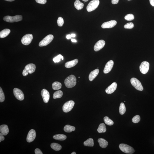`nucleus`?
<instances>
[{"instance_id": "a211bd4d", "label": "nucleus", "mask_w": 154, "mask_h": 154, "mask_svg": "<svg viewBox=\"0 0 154 154\" xmlns=\"http://www.w3.org/2000/svg\"><path fill=\"white\" fill-rule=\"evenodd\" d=\"M99 70L96 69L91 71L89 74L88 78L89 80L90 81H92L96 77H97L99 73Z\"/></svg>"}, {"instance_id": "de8ad7c7", "label": "nucleus", "mask_w": 154, "mask_h": 154, "mask_svg": "<svg viewBox=\"0 0 154 154\" xmlns=\"http://www.w3.org/2000/svg\"><path fill=\"white\" fill-rule=\"evenodd\" d=\"M4 1L8 2H12L15 1V0H4Z\"/></svg>"}, {"instance_id": "c756f323", "label": "nucleus", "mask_w": 154, "mask_h": 154, "mask_svg": "<svg viewBox=\"0 0 154 154\" xmlns=\"http://www.w3.org/2000/svg\"><path fill=\"white\" fill-rule=\"evenodd\" d=\"M126 111V108L123 103L122 102L120 104L119 112L120 114L121 115L124 114Z\"/></svg>"}, {"instance_id": "49530a36", "label": "nucleus", "mask_w": 154, "mask_h": 154, "mask_svg": "<svg viewBox=\"0 0 154 154\" xmlns=\"http://www.w3.org/2000/svg\"><path fill=\"white\" fill-rule=\"evenodd\" d=\"M71 41L72 42H77V41L75 39H71Z\"/></svg>"}, {"instance_id": "2f4dec72", "label": "nucleus", "mask_w": 154, "mask_h": 154, "mask_svg": "<svg viewBox=\"0 0 154 154\" xmlns=\"http://www.w3.org/2000/svg\"><path fill=\"white\" fill-rule=\"evenodd\" d=\"M105 123L109 126H112L114 124V123L112 120L110 119L109 117L106 116L104 118Z\"/></svg>"}, {"instance_id": "3c124183", "label": "nucleus", "mask_w": 154, "mask_h": 154, "mask_svg": "<svg viewBox=\"0 0 154 154\" xmlns=\"http://www.w3.org/2000/svg\"><path fill=\"white\" fill-rule=\"evenodd\" d=\"M80 78V77H79V78Z\"/></svg>"}, {"instance_id": "a19ab883", "label": "nucleus", "mask_w": 154, "mask_h": 154, "mask_svg": "<svg viewBox=\"0 0 154 154\" xmlns=\"http://www.w3.org/2000/svg\"><path fill=\"white\" fill-rule=\"evenodd\" d=\"M4 139L5 138L4 135L1 133H0V142H1L2 141L4 140Z\"/></svg>"}, {"instance_id": "e433bc0d", "label": "nucleus", "mask_w": 154, "mask_h": 154, "mask_svg": "<svg viewBox=\"0 0 154 154\" xmlns=\"http://www.w3.org/2000/svg\"><path fill=\"white\" fill-rule=\"evenodd\" d=\"M57 22L58 25L60 26V27H61V26L63 25L64 23L63 19L61 17H59L58 19Z\"/></svg>"}, {"instance_id": "473e14b6", "label": "nucleus", "mask_w": 154, "mask_h": 154, "mask_svg": "<svg viewBox=\"0 0 154 154\" xmlns=\"http://www.w3.org/2000/svg\"><path fill=\"white\" fill-rule=\"evenodd\" d=\"M62 59V60L63 59V57L62 56L61 54L58 55L56 57H55L53 59V61L55 62H58L61 61V59Z\"/></svg>"}, {"instance_id": "2eb2a0df", "label": "nucleus", "mask_w": 154, "mask_h": 154, "mask_svg": "<svg viewBox=\"0 0 154 154\" xmlns=\"http://www.w3.org/2000/svg\"><path fill=\"white\" fill-rule=\"evenodd\" d=\"M41 95L42 96L44 102L45 103L48 102L50 97L48 91L46 89H43L41 91Z\"/></svg>"}, {"instance_id": "0eeeda50", "label": "nucleus", "mask_w": 154, "mask_h": 154, "mask_svg": "<svg viewBox=\"0 0 154 154\" xmlns=\"http://www.w3.org/2000/svg\"><path fill=\"white\" fill-rule=\"evenodd\" d=\"M131 82L132 85L137 90L140 91L143 90V86L140 81L138 79L135 78H132L131 79Z\"/></svg>"}, {"instance_id": "c85d7f7f", "label": "nucleus", "mask_w": 154, "mask_h": 154, "mask_svg": "<svg viewBox=\"0 0 154 154\" xmlns=\"http://www.w3.org/2000/svg\"><path fill=\"white\" fill-rule=\"evenodd\" d=\"M84 145L86 146L93 147L94 145L93 139L89 138L84 143Z\"/></svg>"}, {"instance_id": "9b49d317", "label": "nucleus", "mask_w": 154, "mask_h": 154, "mask_svg": "<svg viewBox=\"0 0 154 154\" xmlns=\"http://www.w3.org/2000/svg\"><path fill=\"white\" fill-rule=\"evenodd\" d=\"M150 64L149 62L146 61H144L142 62L140 66L139 70L142 73L146 74L148 72Z\"/></svg>"}, {"instance_id": "5701e85b", "label": "nucleus", "mask_w": 154, "mask_h": 154, "mask_svg": "<svg viewBox=\"0 0 154 154\" xmlns=\"http://www.w3.org/2000/svg\"><path fill=\"white\" fill-rule=\"evenodd\" d=\"M10 30L9 29H5L0 32V38H4L8 36L10 33Z\"/></svg>"}, {"instance_id": "423d86ee", "label": "nucleus", "mask_w": 154, "mask_h": 154, "mask_svg": "<svg viewBox=\"0 0 154 154\" xmlns=\"http://www.w3.org/2000/svg\"><path fill=\"white\" fill-rule=\"evenodd\" d=\"M54 38V36L53 35H47L40 42L39 46L43 47L47 45L52 41Z\"/></svg>"}, {"instance_id": "aec40b11", "label": "nucleus", "mask_w": 154, "mask_h": 154, "mask_svg": "<svg viewBox=\"0 0 154 154\" xmlns=\"http://www.w3.org/2000/svg\"><path fill=\"white\" fill-rule=\"evenodd\" d=\"M0 132L4 136H6L9 132V130L8 126L6 125H2L0 126Z\"/></svg>"}, {"instance_id": "bb28decb", "label": "nucleus", "mask_w": 154, "mask_h": 154, "mask_svg": "<svg viewBox=\"0 0 154 154\" xmlns=\"http://www.w3.org/2000/svg\"><path fill=\"white\" fill-rule=\"evenodd\" d=\"M62 84L61 83L59 82H55L53 83L52 85V88L54 90H58L61 88Z\"/></svg>"}, {"instance_id": "7c9ffc66", "label": "nucleus", "mask_w": 154, "mask_h": 154, "mask_svg": "<svg viewBox=\"0 0 154 154\" xmlns=\"http://www.w3.org/2000/svg\"><path fill=\"white\" fill-rule=\"evenodd\" d=\"M63 95V92L61 90L57 91L55 92L53 95V98L54 99L61 98Z\"/></svg>"}, {"instance_id": "8fccbe9b", "label": "nucleus", "mask_w": 154, "mask_h": 154, "mask_svg": "<svg viewBox=\"0 0 154 154\" xmlns=\"http://www.w3.org/2000/svg\"><path fill=\"white\" fill-rule=\"evenodd\" d=\"M71 154H76V153L75 152H73Z\"/></svg>"}, {"instance_id": "f03ea898", "label": "nucleus", "mask_w": 154, "mask_h": 154, "mask_svg": "<svg viewBox=\"0 0 154 154\" xmlns=\"http://www.w3.org/2000/svg\"><path fill=\"white\" fill-rule=\"evenodd\" d=\"M35 69L36 66L34 64L30 63L27 65L23 71L22 72L23 75L25 76L27 75L28 73H33L35 71Z\"/></svg>"}, {"instance_id": "4468645a", "label": "nucleus", "mask_w": 154, "mask_h": 154, "mask_svg": "<svg viewBox=\"0 0 154 154\" xmlns=\"http://www.w3.org/2000/svg\"><path fill=\"white\" fill-rule=\"evenodd\" d=\"M105 44V42L104 40H100L98 41L94 46V50L95 52L99 51L104 47Z\"/></svg>"}, {"instance_id": "7ed1b4c3", "label": "nucleus", "mask_w": 154, "mask_h": 154, "mask_svg": "<svg viewBox=\"0 0 154 154\" xmlns=\"http://www.w3.org/2000/svg\"><path fill=\"white\" fill-rule=\"evenodd\" d=\"M3 20L6 22L9 23L18 22L22 20V16L20 15H17L14 16H6L4 17Z\"/></svg>"}, {"instance_id": "6e6552de", "label": "nucleus", "mask_w": 154, "mask_h": 154, "mask_svg": "<svg viewBox=\"0 0 154 154\" xmlns=\"http://www.w3.org/2000/svg\"><path fill=\"white\" fill-rule=\"evenodd\" d=\"M75 103L73 100H69L66 102L62 107V110L65 112H68L73 108Z\"/></svg>"}, {"instance_id": "79ce46f5", "label": "nucleus", "mask_w": 154, "mask_h": 154, "mask_svg": "<svg viewBox=\"0 0 154 154\" xmlns=\"http://www.w3.org/2000/svg\"><path fill=\"white\" fill-rule=\"evenodd\" d=\"M119 0H112L111 2L112 4H117L119 3Z\"/></svg>"}, {"instance_id": "ddd939ff", "label": "nucleus", "mask_w": 154, "mask_h": 154, "mask_svg": "<svg viewBox=\"0 0 154 154\" xmlns=\"http://www.w3.org/2000/svg\"><path fill=\"white\" fill-rule=\"evenodd\" d=\"M36 133L35 130L32 129L29 132L27 138V141L28 143L32 142L35 139Z\"/></svg>"}, {"instance_id": "6ab92c4d", "label": "nucleus", "mask_w": 154, "mask_h": 154, "mask_svg": "<svg viewBox=\"0 0 154 154\" xmlns=\"http://www.w3.org/2000/svg\"><path fill=\"white\" fill-rule=\"evenodd\" d=\"M78 60L77 59L73 60L70 61H69L66 62L65 64V67L66 68H71L75 66L78 62Z\"/></svg>"}, {"instance_id": "9d476101", "label": "nucleus", "mask_w": 154, "mask_h": 154, "mask_svg": "<svg viewBox=\"0 0 154 154\" xmlns=\"http://www.w3.org/2000/svg\"><path fill=\"white\" fill-rule=\"evenodd\" d=\"M13 93L14 96L17 99L20 101L24 99V96L22 91L18 88H15L14 89Z\"/></svg>"}, {"instance_id": "393cba45", "label": "nucleus", "mask_w": 154, "mask_h": 154, "mask_svg": "<svg viewBox=\"0 0 154 154\" xmlns=\"http://www.w3.org/2000/svg\"><path fill=\"white\" fill-rule=\"evenodd\" d=\"M106 131L107 129L105 125L103 123H101L99 125L97 129V131L98 133H104Z\"/></svg>"}, {"instance_id": "58836bf2", "label": "nucleus", "mask_w": 154, "mask_h": 154, "mask_svg": "<svg viewBox=\"0 0 154 154\" xmlns=\"http://www.w3.org/2000/svg\"><path fill=\"white\" fill-rule=\"evenodd\" d=\"M37 3L41 4H45L46 3L47 0H35Z\"/></svg>"}, {"instance_id": "4c0bfd02", "label": "nucleus", "mask_w": 154, "mask_h": 154, "mask_svg": "<svg viewBox=\"0 0 154 154\" xmlns=\"http://www.w3.org/2000/svg\"><path fill=\"white\" fill-rule=\"evenodd\" d=\"M134 24L133 23L130 22L127 23L124 26V27L125 29H131L134 27Z\"/></svg>"}, {"instance_id": "72a5a7b5", "label": "nucleus", "mask_w": 154, "mask_h": 154, "mask_svg": "<svg viewBox=\"0 0 154 154\" xmlns=\"http://www.w3.org/2000/svg\"><path fill=\"white\" fill-rule=\"evenodd\" d=\"M140 120V117L139 115H137L134 117L132 119V122L134 123H138Z\"/></svg>"}, {"instance_id": "dca6fc26", "label": "nucleus", "mask_w": 154, "mask_h": 154, "mask_svg": "<svg viewBox=\"0 0 154 154\" xmlns=\"http://www.w3.org/2000/svg\"><path fill=\"white\" fill-rule=\"evenodd\" d=\"M114 64V61L112 60H110L108 61L106 64L103 72L105 74H107L109 73L111 70Z\"/></svg>"}, {"instance_id": "37998d69", "label": "nucleus", "mask_w": 154, "mask_h": 154, "mask_svg": "<svg viewBox=\"0 0 154 154\" xmlns=\"http://www.w3.org/2000/svg\"><path fill=\"white\" fill-rule=\"evenodd\" d=\"M150 2L151 5L154 6V0H150Z\"/></svg>"}, {"instance_id": "f704fd0d", "label": "nucleus", "mask_w": 154, "mask_h": 154, "mask_svg": "<svg viewBox=\"0 0 154 154\" xmlns=\"http://www.w3.org/2000/svg\"><path fill=\"white\" fill-rule=\"evenodd\" d=\"M5 99V97L2 88L0 87V102H3Z\"/></svg>"}, {"instance_id": "a878e982", "label": "nucleus", "mask_w": 154, "mask_h": 154, "mask_svg": "<svg viewBox=\"0 0 154 154\" xmlns=\"http://www.w3.org/2000/svg\"><path fill=\"white\" fill-rule=\"evenodd\" d=\"M75 129V127L69 125H67L64 127V131L66 132L69 133L72 131H74Z\"/></svg>"}, {"instance_id": "603ef678", "label": "nucleus", "mask_w": 154, "mask_h": 154, "mask_svg": "<svg viewBox=\"0 0 154 154\" xmlns=\"http://www.w3.org/2000/svg\"><path fill=\"white\" fill-rule=\"evenodd\" d=\"M128 1H131V0H128Z\"/></svg>"}, {"instance_id": "a18cd8bd", "label": "nucleus", "mask_w": 154, "mask_h": 154, "mask_svg": "<svg viewBox=\"0 0 154 154\" xmlns=\"http://www.w3.org/2000/svg\"><path fill=\"white\" fill-rule=\"evenodd\" d=\"M71 35V37H75L76 36L75 34H72Z\"/></svg>"}, {"instance_id": "09e8293b", "label": "nucleus", "mask_w": 154, "mask_h": 154, "mask_svg": "<svg viewBox=\"0 0 154 154\" xmlns=\"http://www.w3.org/2000/svg\"><path fill=\"white\" fill-rule=\"evenodd\" d=\"M82 1L85 2H87L88 1V0H82Z\"/></svg>"}, {"instance_id": "c03bdc74", "label": "nucleus", "mask_w": 154, "mask_h": 154, "mask_svg": "<svg viewBox=\"0 0 154 154\" xmlns=\"http://www.w3.org/2000/svg\"><path fill=\"white\" fill-rule=\"evenodd\" d=\"M66 38L67 39H70L71 38V35H67Z\"/></svg>"}, {"instance_id": "4be33fe9", "label": "nucleus", "mask_w": 154, "mask_h": 154, "mask_svg": "<svg viewBox=\"0 0 154 154\" xmlns=\"http://www.w3.org/2000/svg\"><path fill=\"white\" fill-rule=\"evenodd\" d=\"M74 5L77 10H79L83 8L84 4L82 3L79 0H76L74 2Z\"/></svg>"}, {"instance_id": "f8f14e48", "label": "nucleus", "mask_w": 154, "mask_h": 154, "mask_svg": "<svg viewBox=\"0 0 154 154\" xmlns=\"http://www.w3.org/2000/svg\"><path fill=\"white\" fill-rule=\"evenodd\" d=\"M117 24L116 21L111 20L103 23L101 25V27L103 29L112 28L116 25Z\"/></svg>"}, {"instance_id": "b1692460", "label": "nucleus", "mask_w": 154, "mask_h": 154, "mask_svg": "<svg viewBox=\"0 0 154 154\" xmlns=\"http://www.w3.org/2000/svg\"><path fill=\"white\" fill-rule=\"evenodd\" d=\"M53 138L56 140L60 141H63L67 138V136L65 135L62 134H58L55 135L53 137Z\"/></svg>"}, {"instance_id": "f257e3e1", "label": "nucleus", "mask_w": 154, "mask_h": 154, "mask_svg": "<svg viewBox=\"0 0 154 154\" xmlns=\"http://www.w3.org/2000/svg\"><path fill=\"white\" fill-rule=\"evenodd\" d=\"M64 83L67 88H70L74 87L76 83V77L72 74L67 77L65 80Z\"/></svg>"}, {"instance_id": "39448f33", "label": "nucleus", "mask_w": 154, "mask_h": 154, "mask_svg": "<svg viewBox=\"0 0 154 154\" xmlns=\"http://www.w3.org/2000/svg\"><path fill=\"white\" fill-rule=\"evenodd\" d=\"M99 0H93L91 1L86 7V10L88 12L94 10L99 5Z\"/></svg>"}, {"instance_id": "cd10ccee", "label": "nucleus", "mask_w": 154, "mask_h": 154, "mask_svg": "<svg viewBox=\"0 0 154 154\" xmlns=\"http://www.w3.org/2000/svg\"><path fill=\"white\" fill-rule=\"evenodd\" d=\"M51 148L54 150L58 151L60 150L62 148V147L60 144L56 143H52L50 145Z\"/></svg>"}, {"instance_id": "ea45409f", "label": "nucleus", "mask_w": 154, "mask_h": 154, "mask_svg": "<svg viewBox=\"0 0 154 154\" xmlns=\"http://www.w3.org/2000/svg\"><path fill=\"white\" fill-rule=\"evenodd\" d=\"M35 154H43L42 151L38 148L36 149L35 151Z\"/></svg>"}, {"instance_id": "f3484780", "label": "nucleus", "mask_w": 154, "mask_h": 154, "mask_svg": "<svg viewBox=\"0 0 154 154\" xmlns=\"http://www.w3.org/2000/svg\"><path fill=\"white\" fill-rule=\"evenodd\" d=\"M117 84L116 83H113L111 85L108 87L105 90L106 92L108 94H111L114 92L116 89L117 86Z\"/></svg>"}, {"instance_id": "20e7f679", "label": "nucleus", "mask_w": 154, "mask_h": 154, "mask_svg": "<svg viewBox=\"0 0 154 154\" xmlns=\"http://www.w3.org/2000/svg\"><path fill=\"white\" fill-rule=\"evenodd\" d=\"M119 148L122 152L126 153L132 154L135 152L133 148L125 144H120Z\"/></svg>"}, {"instance_id": "412c9836", "label": "nucleus", "mask_w": 154, "mask_h": 154, "mask_svg": "<svg viewBox=\"0 0 154 154\" xmlns=\"http://www.w3.org/2000/svg\"><path fill=\"white\" fill-rule=\"evenodd\" d=\"M98 141L100 146L102 148H106L108 145V142L104 139L100 138L98 139Z\"/></svg>"}, {"instance_id": "c9c22d12", "label": "nucleus", "mask_w": 154, "mask_h": 154, "mask_svg": "<svg viewBox=\"0 0 154 154\" xmlns=\"http://www.w3.org/2000/svg\"><path fill=\"white\" fill-rule=\"evenodd\" d=\"M124 18L127 21H132L134 20V17L133 14H127L125 16Z\"/></svg>"}, {"instance_id": "1a4fd4ad", "label": "nucleus", "mask_w": 154, "mask_h": 154, "mask_svg": "<svg viewBox=\"0 0 154 154\" xmlns=\"http://www.w3.org/2000/svg\"><path fill=\"white\" fill-rule=\"evenodd\" d=\"M33 39V35L28 34L23 36L21 39V42L23 45H28L30 44Z\"/></svg>"}]
</instances>
